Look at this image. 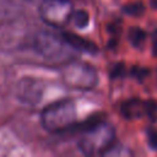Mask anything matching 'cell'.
<instances>
[{"label":"cell","instance_id":"cell-1","mask_svg":"<svg viewBox=\"0 0 157 157\" xmlns=\"http://www.w3.org/2000/svg\"><path fill=\"white\" fill-rule=\"evenodd\" d=\"M115 142L114 126L101 119H91L83 125L82 134L78 139L77 146L82 155L94 157L105 156L109 148Z\"/></svg>","mask_w":157,"mask_h":157},{"label":"cell","instance_id":"cell-2","mask_svg":"<svg viewBox=\"0 0 157 157\" xmlns=\"http://www.w3.org/2000/svg\"><path fill=\"white\" fill-rule=\"evenodd\" d=\"M78 123L77 105L70 98H64L48 104L40 113L42 126L53 134L71 130Z\"/></svg>","mask_w":157,"mask_h":157},{"label":"cell","instance_id":"cell-3","mask_svg":"<svg viewBox=\"0 0 157 157\" xmlns=\"http://www.w3.org/2000/svg\"><path fill=\"white\" fill-rule=\"evenodd\" d=\"M33 49L39 56L53 63H66L72 52L63 36L50 31H39L34 34Z\"/></svg>","mask_w":157,"mask_h":157},{"label":"cell","instance_id":"cell-4","mask_svg":"<svg viewBox=\"0 0 157 157\" xmlns=\"http://www.w3.org/2000/svg\"><path fill=\"white\" fill-rule=\"evenodd\" d=\"M61 76L64 83L72 90L90 91L98 83L97 70L91 64L78 60L66 61L61 71Z\"/></svg>","mask_w":157,"mask_h":157},{"label":"cell","instance_id":"cell-5","mask_svg":"<svg viewBox=\"0 0 157 157\" xmlns=\"http://www.w3.org/2000/svg\"><path fill=\"white\" fill-rule=\"evenodd\" d=\"M74 12L71 0H42L39 6L40 18L50 27L64 28Z\"/></svg>","mask_w":157,"mask_h":157},{"label":"cell","instance_id":"cell-6","mask_svg":"<svg viewBox=\"0 0 157 157\" xmlns=\"http://www.w3.org/2000/svg\"><path fill=\"white\" fill-rule=\"evenodd\" d=\"M120 114L124 119L132 120V119H141L142 117L150 118L152 121L157 118V102L153 99L142 101L140 98H130L124 101L120 104Z\"/></svg>","mask_w":157,"mask_h":157},{"label":"cell","instance_id":"cell-7","mask_svg":"<svg viewBox=\"0 0 157 157\" xmlns=\"http://www.w3.org/2000/svg\"><path fill=\"white\" fill-rule=\"evenodd\" d=\"M63 38L67 42V44L81 53H87V54H97L99 52L97 44L90 39H86L82 36H78L77 33L74 32H63L61 33Z\"/></svg>","mask_w":157,"mask_h":157},{"label":"cell","instance_id":"cell-8","mask_svg":"<svg viewBox=\"0 0 157 157\" xmlns=\"http://www.w3.org/2000/svg\"><path fill=\"white\" fill-rule=\"evenodd\" d=\"M128 39L134 48L140 49L146 42V32L140 27H130L128 32Z\"/></svg>","mask_w":157,"mask_h":157},{"label":"cell","instance_id":"cell-9","mask_svg":"<svg viewBox=\"0 0 157 157\" xmlns=\"http://www.w3.org/2000/svg\"><path fill=\"white\" fill-rule=\"evenodd\" d=\"M71 22L74 26L78 29H83L88 26L90 23V15L86 10L80 9V10H74L72 16H71Z\"/></svg>","mask_w":157,"mask_h":157},{"label":"cell","instance_id":"cell-10","mask_svg":"<svg viewBox=\"0 0 157 157\" xmlns=\"http://www.w3.org/2000/svg\"><path fill=\"white\" fill-rule=\"evenodd\" d=\"M123 12L130 16H140L145 12V6L142 2H131L123 7Z\"/></svg>","mask_w":157,"mask_h":157},{"label":"cell","instance_id":"cell-11","mask_svg":"<svg viewBox=\"0 0 157 157\" xmlns=\"http://www.w3.org/2000/svg\"><path fill=\"white\" fill-rule=\"evenodd\" d=\"M147 144L150 148L157 151V131L153 129H150L147 131Z\"/></svg>","mask_w":157,"mask_h":157},{"label":"cell","instance_id":"cell-12","mask_svg":"<svg viewBox=\"0 0 157 157\" xmlns=\"http://www.w3.org/2000/svg\"><path fill=\"white\" fill-rule=\"evenodd\" d=\"M124 71H125V66L124 64H115L112 69H110V76L113 78H117V77H121L124 75Z\"/></svg>","mask_w":157,"mask_h":157},{"label":"cell","instance_id":"cell-13","mask_svg":"<svg viewBox=\"0 0 157 157\" xmlns=\"http://www.w3.org/2000/svg\"><path fill=\"white\" fill-rule=\"evenodd\" d=\"M131 74L136 77V78H139V80H142L147 74H148V70H146L145 67H132V71H131Z\"/></svg>","mask_w":157,"mask_h":157},{"label":"cell","instance_id":"cell-14","mask_svg":"<svg viewBox=\"0 0 157 157\" xmlns=\"http://www.w3.org/2000/svg\"><path fill=\"white\" fill-rule=\"evenodd\" d=\"M151 44H152V52L155 55H157V29L152 33L151 37Z\"/></svg>","mask_w":157,"mask_h":157},{"label":"cell","instance_id":"cell-15","mask_svg":"<svg viewBox=\"0 0 157 157\" xmlns=\"http://www.w3.org/2000/svg\"><path fill=\"white\" fill-rule=\"evenodd\" d=\"M151 5L153 9H157V0H151Z\"/></svg>","mask_w":157,"mask_h":157}]
</instances>
